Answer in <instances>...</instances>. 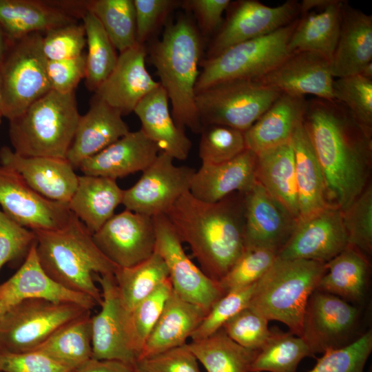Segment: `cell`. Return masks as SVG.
I'll return each mask as SVG.
<instances>
[{"label": "cell", "mask_w": 372, "mask_h": 372, "mask_svg": "<svg viewBox=\"0 0 372 372\" xmlns=\"http://www.w3.org/2000/svg\"><path fill=\"white\" fill-rule=\"evenodd\" d=\"M2 118H3V116H2L1 113L0 112V125H1V123Z\"/></svg>", "instance_id": "cell-63"}, {"label": "cell", "mask_w": 372, "mask_h": 372, "mask_svg": "<svg viewBox=\"0 0 372 372\" xmlns=\"http://www.w3.org/2000/svg\"><path fill=\"white\" fill-rule=\"evenodd\" d=\"M202 54L199 32L185 16L169 23L161 39L149 50V59L166 91L172 116L181 130L200 133L202 125L196 104V85Z\"/></svg>", "instance_id": "cell-3"}, {"label": "cell", "mask_w": 372, "mask_h": 372, "mask_svg": "<svg viewBox=\"0 0 372 372\" xmlns=\"http://www.w3.org/2000/svg\"><path fill=\"white\" fill-rule=\"evenodd\" d=\"M0 162L18 172L31 188L49 200L68 204L76 190L78 176L67 159L25 156L3 146L0 149Z\"/></svg>", "instance_id": "cell-22"}, {"label": "cell", "mask_w": 372, "mask_h": 372, "mask_svg": "<svg viewBox=\"0 0 372 372\" xmlns=\"http://www.w3.org/2000/svg\"><path fill=\"white\" fill-rule=\"evenodd\" d=\"M2 95H3V79H2V75H1V72L0 69V106H1V101H2Z\"/></svg>", "instance_id": "cell-62"}, {"label": "cell", "mask_w": 372, "mask_h": 372, "mask_svg": "<svg viewBox=\"0 0 372 372\" xmlns=\"http://www.w3.org/2000/svg\"><path fill=\"white\" fill-rule=\"evenodd\" d=\"M27 299L74 303L90 311L97 304L91 297L65 288L46 273L37 258L36 242L17 271L0 285V301L8 308Z\"/></svg>", "instance_id": "cell-23"}, {"label": "cell", "mask_w": 372, "mask_h": 372, "mask_svg": "<svg viewBox=\"0 0 372 372\" xmlns=\"http://www.w3.org/2000/svg\"><path fill=\"white\" fill-rule=\"evenodd\" d=\"M201 307L172 291L138 358L183 346L206 315Z\"/></svg>", "instance_id": "cell-30"}, {"label": "cell", "mask_w": 372, "mask_h": 372, "mask_svg": "<svg viewBox=\"0 0 372 372\" xmlns=\"http://www.w3.org/2000/svg\"><path fill=\"white\" fill-rule=\"evenodd\" d=\"M76 21L52 1L0 0V27L11 41Z\"/></svg>", "instance_id": "cell-32"}, {"label": "cell", "mask_w": 372, "mask_h": 372, "mask_svg": "<svg viewBox=\"0 0 372 372\" xmlns=\"http://www.w3.org/2000/svg\"><path fill=\"white\" fill-rule=\"evenodd\" d=\"M306 103L304 96L281 93L245 132L247 149L258 154L289 142L302 121Z\"/></svg>", "instance_id": "cell-29"}, {"label": "cell", "mask_w": 372, "mask_h": 372, "mask_svg": "<svg viewBox=\"0 0 372 372\" xmlns=\"http://www.w3.org/2000/svg\"><path fill=\"white\" fill-rule=\"evenodd\" d=\"M47 75L51 90L74 92L85 74V54L69 59L47 61Z\"/></svg>", "instance_id": "cell-55"}, {"label": "cell", "mask_w": 372, "mask_h": 372, "mask_svg": "<svg viewBox=\"0 0 372 372\" xmlns=\"http://www.w3.org/2000/svg\"><path fill=\"white\" fill-rule=\"evenodd\" d=\"M76 372H134V371L132 365L119 360L92 358Z\"/></svg>", "instance_id": "cell-58"}, {"label": "cell", "mask_w": 372, "mask_h": 372, "mask_svg": "<svg viewBox=\"0 0 372 372\" xmlns=\"http://www.w3.org/2000/svg\"><path fill=\"white\" fill-rule=\"evenodd\" d=\"M278 251L272 249L245 248L227 274L218 282L225 293L259 280L277 258Z\"/></svg>", "instance_id": "cell-46"}, {"label": "cell", "mask_w": 372, "mask_h": 372, "mask_svg": "<svg viewBox=\"0 0 372 372\" xmlns=\"http://www.w3.org/2000/svg\"><path fill=\"white\" fill-rule=\"evenodd\" d=\"M187 344L207 372H249L258 352L238 344L223 329Z\"/></svg>", "instance_id": "cell-38"}, {"label": "cell", "mask_w": 372, "mask_h": 372, "mask_svg": "<svg viewBox=\"0 0 372 372\" xmlns=\"http://www.w3.org/2000/svg\"><path fill=\"white\" fill-rule=\"evenodd\" d=\"M1 372H70L46 355L30 351L21 353L0 352Z\"/></svg>", "instance_id": "cell-56"}, {"label": "cell", "mask_w": 372, "mask_h": 372, "mask_svg": "<svg viewBox=\"0 0 372 372\" xmlns=\"http://www.w3.org/2000/svg\"><path fill=\"white\" fill-rule=\"evenodd\" d=\"M343 2L331 0L318 11L300 14L289 41L290 52H314L331 62L339 37Z\"/></svg>", "instance_id": "cell-35"}, {"label": "cell", "mask_w": 372, "mask_h": 372, "mask_svg": "<svg viewBox=\"0 0 372 372\" xmlns=\"http://www.w3.org/2000/svg\"><path fill=\"white\" fill-rule=\"evenodd\" d=\"M86 37L85 85L96 92L114 70L118 59L116 48L98 19L85 11L81 17Z\"/></svg>", "instance_id": "cell-41"}, {"label": "cell", "mask_w": 372, "mask_h": 372, "mask_svg": "<svg viewBox=\"0 0 372 372\" xmlns=\"http://www.w3.org/2000/svg\"><path fill=\"white\" fill-rule=\"evenodd\" d=\"M256 154L247 149L234 158L218 164L202 163L196 170L189 192L207 203L235 192L245 193L256 182Z\"/></svg>", "instance_id": "cell-26"}, {"label": "cell", "mask_w": 372, "mask_h": 372, "mask_svg": "<svg viewBox=\"0 0 372 372\" xmlns=\"http://www.w3.org/2000/svg\"><path fill=\"white\" fill-rule=\"evenodd\" d=\"M35 242L34 231L20 225L0 209V270L7 262L25 257Z\"/></svg>", "instance_id": "cell-52"}, {"label": "cell", "mask_w": 372, "mask_h": 372, "mask_svg": "<svg viewBox=\"0 0 372 372\" xmlns=\"http://www.w3.org/2000/svg\"><path fill=\"white\" fill-rule=\"evenodd\" d=\"M86 10L98 19L119 53L137 43L133 0L86 1Z\"/></svg>", "instance_id": "cell-42"}, {"label": "cell", "mask_w": 372, "mask_h": 372, "mask_svg": "<svg viewBox=\"0 0 372 372\" xmlns=\"http://www.w3.org/2000/svg\"><path fill=\"white\" fill-rule=\"evenodd\" d=\"M344 225L351 245L367 257L372 253V187L365 189L344 210Z\"/></svg>", "instance_id": "cell-48"}, {"label": "cell", "mask_w": 372, "mask_h": 372, "mask_svg": "<svg viewBox=\"0 0 372 372\" xmlns=\"http://www.w3.org/2000/svg\"><path fill=\"white\" fill-rule=\"evenodd\" d=\"M256 284L226 292L214 304L192 333L190 336L192 341L200 340L213 335L237 313L247 308Z\"/></svg>", "instance_id": "cell-47"}, {"label": "cell", "mask_w": 372, "mask_h": 372, "mask_svg": "<svg viewBox=\"0 0 372 372\" xmlns=\"http://www.w3.org/2000/svg\"><path fill=\"white\" fill-rule=\"evenodd\" d=\"M80 116L74 92L50 90L9 121L13 151L25 156L66 159Z\"/></svg>", "instance_id": "cell-5"}, {"label": "cell", "mask_w": 372, "mask_h": 372, "mask_svg": "<svg viewBox=\"0 0 372 372\" xmlns=\"http://www.w3.org/2000/svg\"><path fill=\"white\" fill-rule=\"evenodd\" d=\"M42 34L35 32L11 42L0 64L3 95L0 112L9 121L51 90Z\"/></svg>", "instance_id": "cell-8"}, {"label": "cell", "mask_w": 372, "mask_h": 372, "mask_svg": "<svg viewBox=\"0 0 372 372\" xmlns=\"http://www.w3.org/2000/svg\"><path fill=\"white\" fill-rule=\"evenodd\" d=\"M155 251L164 260L173 291L182 299L207 313L225 292L219 283L208 277L187 256L173 227L164 214L153 217Z\"/></svg>", "instance_id": "cell-13"}, {"label": "cell", "mask_w": 372, "mask_h": 372, "mask_svg": "<svg viewBox=\"0 0 372 372\" xmlns=\"http://www.w3.org/2000/svg\"><path fill=\"white\" fill-rule=\"evenodd\" d=\"M8 309V307L3 302L0 301V319L4 315V313Z\"/></svg>", "instance_id": "cell-61"}, {"label": "cell", "mask_w": 372, "mask_h": 372, "mask_svg": "<svg viewBox=\"0 0 372 372\" xmlns=\"http://www.w3.org/2000/svg\"><path fill=\"white\" fill-rule=\"evenodd\" d=\"M298 20L268 34L233 45L216 56L205 59L196 94L221 82L256 81L271 72L291 53L288 44Z\"/></svg>", "instance_id": "cell-7"}, {"label": "cell", "mask_w": 372, "mask_h": 372, "mask_svg": "<svg viewBox=\"0 0 372 372\" xmlns=\"http://www.w3.org/2000/svg\"><path fill=\"white\" fill-rule=\"evenodd\" d=\"M0 206L10 218L32 231L59 229L73 215L67 203L44 198L18 172L3 165L0 166Z\"/></svg>", "instance_id": "cell-15"}, {"label": "cell", "mask_w": 372, "mask_h": 372, "mask_svg": "<svg viewBox=\"0 0 372 372\" xmlns=\"http://www.w3.org/2000/svg\"><path fill=\"white\" fill-rule=\"evenodd\" d=\"M363 308L316 289L305 308L300 335L312 355L345 347L363 334Z\"/></svg>", "instance_id": "cell-11"}, {"label": "cell", "mask_w": 372, "mask_h": 372, "mask_svg": "<svg viewBox=\"0 0 372 372\" xmlns=\"http://www.w3.org/2000/svg\"><path fill=\"white\" fill-rule=\"evenodd\" d=\"M358 74L364 78L372 80V62L364 66Z\"/></svg>", "instance_id": "cell-60"}, {"label": "cell", "mask_w": 372, "mask_h": 372, "mask_svg": "<svg viewBox=\"0 0 372 372\" xmlns=\"http://www.w3.org/2000/svg\"><path fill=\"white\" fill-rule=\"evenodd\" d=\"M333 99L343 103L365 132L372 136V80L355 74L337 78L333 83Z\"/></svg>", "instance_id": "cell-44"}, {"label": "cell", "mask_w": 372, "mask_h": 372, "mask_svg": "<svg viewBox=\"0 0 372 372\" xmlns=\"http://www.w3.org/2000/svg\"><path fill=\"white\" fill-rule=\"evenodd\" d=\"M244 194L207 203L188 192L164 214L180 241L189 246L200 269L218 282L245 248Z\"/></svg>", "instance_id": "cell-2"}, {"label": "cell", "mask_w": 372, "mask_h": 372, "mask_svg": "<svg viewBox=\"0 0 372 372\" xmlns=\"http://www.w3.org/2000/svg\"><path fill=\"white\" fill-rule=\"evenodd\" d=\"M114 276L121 302L130 311L169 278V272L163 258L154 251L138 264L117 267Z\"/></svg>", "instance_id": "cell-39"}, {"label": "cell", "mask_w": 372, "mask_h": 372, "mask_svg": "<svg viewBox=\"0 0 372 372\" xmlns=\"http://www.w3.org/2000/svg\"><path fill=\"white\" fill-rule=\"evenodd\" d=\"M349 245L340 209L328 207L298 221L277 258L327 262Z\"/></svg>", "instance_id": "cell-17"}, {"label": "cell", "mask_w": 372, "mask_h": 372, "mask_svg": "<svg viewBox=\"0 0 372 372\" xmlns=\"http://www.w3.org/2000/svg\"><path fill=\"white\" fill-rule=\"evenodd\" d=\"M121 114L97 97L87 113L81 115L66 159L78 167L85 159L101 152L130 130Z\"/></svg>", "instance_id": "cell-25"}, {"label": "cell", "mask_w": 372, "mask_h": 372, "mask_svg": "<svg viewBox=\"0 0 372 372\" xmlns=\"http://www.w3.org/2000/svg\"><path fill=\"white\" fill-rule=\"evenodd\" d=\"M227 14L209 45L206 59L290 24L299 18L300 7L296 0H289L275 7L256 0H239L231 1Z\"/></svg>", "instance_id": "cell-12"}, {"label": "cell", "mask_w": 372, "mask_h": 372, "mask_svg": "<svg viewBox=\"0 0 372 372\" xmlns=\"http://www.w3.org/2000/svg\"><path fill=\"white\" fill-rule=\"evenodd\" d=\"M324 270V262L277 258L256 282L248 307L300 337L306 306Z\"/></svg>", "instance_id": "cell-6"}, {"label": "cell", "mask_w": 372, "mask_h": 372, "mask_svg": "<svg viewBox=\"0 0 372 372\" xmlns=\"http://www.w3.org/2000/svg\"><path fill=\"white\" fill-rule=\"evenodd\" d=\"M161 152L155 143L140 129L129 132L78 167L84 175L114 180L143 172Z\"/></svg>", "instance_id": "cell-24"}, {"label": "cell", "mask_w": 372, "mask_h": 372, "mask_svg": "<svg viewBox=\"0 0 372 372\" xmlns=\"http://www.w3.org/2000/svg\"><path fill=\"white\" fill-rule=\"evenodd\" d=\"M307 356L313 357L301 337L276 328L271 329L270 336L258 351L249 372H296Z\"/></svg>", "instance_id": "cell-40"}, {"label": "cell", "mask_w": 372, "mask_h": 372, "mask_svg": "<svg viewBox=\"0 0 372 372\" xmlns=\"http://www.w3.org/2000/svg\"><path fill=\"white\" fill-rule=\"evenodd\" d=\"M87 311L74 303L22 300L9 307L0 319V352L32 351L60 327Z\"/></svg>", "instance_id": "cell-10"}, {"label": "cell", "mask_w": 372, "mask_h": 372, "mask_svg": "<svg viewBox=\"0 0 372 372\" xmlns=\"http://www.w3.org/2000/svg\"><path fill=\"white\" fill-rule=\"evenodd\" d=\"M256 179L298 221V191L291 141L256 154Z\"/></svg>", "instance_id": "cell-36"}, {"label": "cell", "mask_w": 372, "mask_h": 372, "mask_svg": "<svg viewBox=\"0 0 372 372\" xmlns=\"http://www.w3.org/2000/svg\"><path fill=\"white\" fill-rule=\"evenodd\" d=\"M173 158L160 152L138 180L124 190L122 204L125 209L149 216L165 214L185 193L189 192L196 170L176 166Z\"/></svg>", "instance_id": "cell-14"}, {"label": "cell", "mask_w": 372, "mask_h": 372, "mask_svg": "<svg viewBox=\"0 0 372 372\" xmlns=\"http://www.w3.org/2000/svg\"><path fill=\"white\" fill-rule=\"evenodd\" d=\"M372 60V15L344 1L338 43L331 61L334 78L358 74Z\"/></svg>", "instance_id": "cell-27"}, {"label": "cell", "mask_w": 372, "mask_h": 372, "mask_svg": "<svg viewBox=\"0 0 372 372\" xmlns=\"http://www.w3.org/2000/svg\"><path fill=\"white\" fill-rule=\"evenodd\" d=\"M280 94L256 81L237 79L197 92L196 104L202 127L216 124L245 132Z\"/></svg>", "instance_id": "cell-9"}, {"label": "cell", "mask_w": 372, "mask_h": 372, "mask_svg": "<svg viewBox=\"0 0 372 372\" xmlns=\"http://www.w3.org/2000/svg\"><path fill=\"white\" fill-rule=\"evenodd\" d=\"M0 372H1V371H0Z\"/></svg>", "instance_id": "cell-64"}, {"label": "cell", "mask_w": 372, "mask_h": 372, "mask_svg": "<svg viewBox=\"0 0 372 372\" xmlns=\"http://www.w3.org/2000/svg\"><path fill=\"white\" fill-rule=\"evenodd\" d=\"M94 240L116 267L134 266L155 251L154 218L127 209L114 214L97 231Z\"/></svg>", "instance_id": "cell-16"}, {"label": "cell", "mask_w": 372, "mask_h": 372, "mask_svg": "<svg viewBox=\"0 0 372 372\" xmlns=\"http://www.w3.org/2000/svg\"><path fill=\"white\" fill-rule=\"evenodd\" d=\"M11 42L0 27V64L3 61Z\"/></svg>", "instance_id": "cell-59"}, {"label": "cell", "mask_w": 372, "mask_h": 372, "mask_svg": "<svg viewBox=\"0 0 372 372\" xmlns=\"http://www.w3.org/2000/svg\"><path fill=\"white\" fill-rule=\"evenodd\" d=\"M369 258L348 245L325 263V270L316 290L340 297L364 307L369 289Z\"/></svg>", "instance_id": "cell-31"}, {"label": "cell", "mask_w": 372, "mask_h": 372, "mask_svg": "<svg viewBox=\"0 0 372 372\" xmlns=\"http://www.w3.org/2000/svg\"><path fill=\"white\" fill-rule=\"evenodd\" d=\"M124 190L116 180L96 176H78L68 208L92 233L97 231L122 204Z\"/></svg>", "instance_id": "cell-33"}, {"label": "cell", "mask_w": 372, "mask_h": 372, "mask_svg": "<svg viewBox=\"0 0 372 372\" xmlns=\"http://www.w3.org/2000/svg\"><path fill=\"white\" fill-rule=\"evenodd\" d=\"M90 311L60 327L34 351L70 372L80 369L92 358Z\"/></svg>", "instance_id": "cell-37"}, {"label": "cell", "mask_w": 372, "mask_h": 372, "mask_svg": "<svg viewBox=\"0 0 372 372\" xmlns=\"http://www.w3.org/2000/svg\"><path fill=\"white\" fill-rule=\"evenodd\" d=\"M147 51L136 43L121 52L116 64L94 96L117 110L122 116L134 112L138 103L161 84L145 67Z\"/></svg>", "instance_id": "cell-21"}, {"label": "cell", "mask_w": 372, "mask_h": 372, "mask_svg": "<svg viewBox=\"0 0 372 372\" xmlns=\"http://www.w3.org/2000/svg\"><path fill=\"white\" fill-rule=\"evenodd\" d=\"M302 122L323 174L327 203L343 211L369 184L371 137L335 99L307 101Z\"/></svg>", "instance_id": "cell-1"}, {"label": "cell", "mask_w": 372, "mask_h": 372, "mask_svg": "<svg viewBox=\"0 0 372 372\" xmlns=\"http://www.w3.org/2000/svg\"><path fill=\"white\" fill-rule=\"evenodd\" d=\"M101 286V310L91 318L92 358L115 360L133 365L138 359L127 332L128 312L118 292L114 273L94 274Z\"/></svg>", "instance_id": "cell-18"}, {"label": "cell", "mask_w": 372, "mask_h": 372, "mask_svg": "<svg viewBox=\"0 0 372 372\" xmlns=\"http://www.w3.org/2000/svg\"><path fill=\"white\" fill-rule=\"evenodd\" d=\"M298 191L299 220L330 207L323 174L302 121L291 139Z\"/></svg>", "instance_id": "cell-34"}, {"label": "cell", "mask_w": 372, "mask_h": 372, "mask_svg": "<svg viewBox=\"0 0 372 372\" xmlns=\"http://www.w3.org/2000/svg\"><path fill=\"white\" fill-rule=\"evenodd\" d=\"M85 45L84 25L77 21L51 29L42 35L41 49L48 61L79 56L83 54Z\"/></svg>", "instance_id": "cell-51"}, {"label": "cell", "mask_w": 372, "mask_h": 372, "mask_svg": "<svg viewBox=\"0 0 372 372\" xmlns=\"http://www.w3.org/2000/svg\"><path fill=\"white\" fill-rule=\"evenodd\" d=\"M172 291V285L168 278L128 312L130 344L138 358Z\"/></svg>", "instance_id": "cell-43"}, {"label": "cell", "mask_w": 372, "mask_h": 372, "mask_svg": "<svg viewBox=\"0 0 372 372\" xmlns=\"http://www.w3.org/2000/svg\"><path fill=\"white\" fill-rule=\"evenodd\" d=\"M134 112L141 121V130L156 144L161 152L173 159H187L192 142L185 130L175 123L169 111L167 94L161 85L138 103Z\"/></svg>", "instance_id": "cell-28"}, {"label": "cell", "mask_w": 372, "mask_h": 372, "mask_svg": "<svg viewBox=\"0 0 372 372\" xmlns=\"http://www.w3.org/2000/svg\"><path fill=\"white\" fill-rule=\"evenodd\" d=\"M372 351V331L369 329L352 343L328 349L308 372H364Z\"/></svg>", "instance_id": "cell-49"}, {"label": "cell", "mask_w": 372, "mask_h": 372, "mask_svg": "<svg viewBox=\"0 0 372 372\" xmlns=\"http://www.w3.org/2000/svg\"><path fill=\"white\" fill-rule=\"evenodd\" d=\"M134 372H201L198 361L187 344L137 359Z\"/></svg>", "instance_id": "cell-53"}, {"label": "cell", "mask_w": 372, "mask_h": 372, "mask_svg": "<svg viewBox=\"0 0 372 372\" xmlns=\"http://www.w3.org/2000/svg\"><path fill=\"white\" fill-rule=\"evenodd\" d=\"M331 62L311 52H291L271 72L256 80L281 93L323 99H334Z\"/></svg>", "instance_id": "cell-20"}, {"label": "cell", "mask_w": 372, "mask_h": 372, "mask_svg": "<svg viewBox=\"0 0 372 372\" xmlns=\"http://www.w3.org/2000/svg\"><path fill=\"white\" fill-rule=\"evenodd\" d=\"M244 207L245 247H263L278 252L298 220L257 180L245 192Z\"/></svg>", "instance_id": "cell-19"}, {"label": "cell", "mask_w": 372, "mask_h": 372, "mask_svg": "<svg viewBox=\"0 0 372 372\" xmlns=\"http://www.w3.org/2000/svg\"><path fill=\"white\" fill-rule=\"evenodd\" d=\"M268 322L264 316L247 307L227 322L222 329L238 344L258 351L271 335Z\"/></svg>", "instance_id": "cell-50"}, {"label": "cell", "mask_w": 372, "mask_h": 372, "mask_svg": "<svg viewBox=\"0 0 372 372\" xmlns=\"http://www.w3.org/2000/svg\"><path fill=\"white\" fill-rule=\"evenodd\" d=\"M135 14L136 40L145 42L164 21L168 14L180 4L174 0H133Z\"/></svg>", "instance_id": "cell-54"}, {"label": "cell", "mask_w": 372, "mask_h": 372, "mask_svg": "<svg viewBox=\"0 0 372 372\" xmlns=\"http://www.w3.org/2000/svg\"><path fill=\"white\" fill-rule=\"evenodd\" d=\"M199 144L202 163L218 164L230 161L247 149L245 132L222 125L203 126Z\"/></svg>", "instance_id": "cell-45"}, {"label": "cell", "mask_w": 372, "mask_h": 372, "mask_svg": "<svg viewBox=\"0 0 372 372\" xmlns=\"http://www.w3.org/2000/svg\"><path fill=\"white\" fill-rule=\"evenodd\" d=\"M34 231L37 258L46 273L65 288L87 295L100 305L101 291L94 274L114 273L117 267L99 249L93 234L74 214L59 229Z\"/></svg>", "instance_id": "cell-4"}, {"label": "cell", "mask_w": 372, "mask_h": 372, "mask_svg": "<svg viewBox=\"0 0 372 372\" xmlns=\"http://www.w3.org/2000/svg\"><path fill=\"white\" fill-rule=\"evenodd\" d=\"M229 0H186L180 1L183 8L194 13L204 35L216 33L223 22V14L229 7Z\"/></svg>", "instance_id": "cell-57"}]
</instances>
